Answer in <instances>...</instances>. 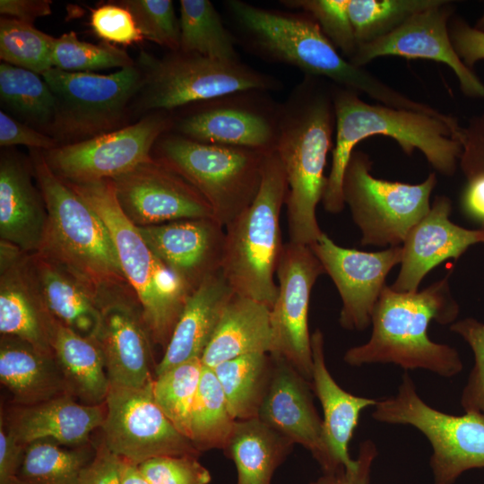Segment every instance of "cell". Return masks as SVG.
<instances>
[{
	"label": "cell",
	"mask_w": 484,
	"mask_h": 484,
	"mask_svg": "<svg viewBox=\"0 0 484 484\" xmlns=\"http://www.w3.org/2000/svg\"><path fill=\"white\" fill-rule=\"evenodd\" d=\"M26 445L21 444L0 419V484H15Z\"/></svg>",
	"instance_id": "obj_52"
},
{
	"label": "cell",
	"mask_w": 484,
	"mask_h": 484,
	"mask_svg": "<svg viewBox=\"0 0 484 484\" xmlns=\"http://www.w3.org/2000/svg\"><path fill=\"white\" fill-rule=\"evenodd\" d=\"M224 228L214 218L138 227L151 251L190 293L209 277L221 272Z\"/></svg>",
	"instance_id": "obj_22"
},
{
	"label": "cell",
	"mask_w": 484,
	"mask_h": 484,
	"mask_svg": "<svg viewBox=\"0 0 484 484\" xmlns=\"http://www.w3.org/2000/svg\"><path fill=\"white\" fill-rule=\"evenodd\" d=\"M236 420L258 417L272 371L268 353L255 352L222 362L212 368Z\"/></svg>",
	"instance_id": "obj_34"
},
{
	"label": "cell",
	"mask_w": 484,
	"mask_h": 484,
	"mask_svg": "<svg viewBox=\"0 0 484 484\" xmlns=\"http://www.w3.org/2000/svg\"><path fill=\"white\" fill-rule=\"evenodd\" d=\"M235 423L213 370L203 366L190 417L189 439L200 453L224 450Z\"/></svg>",
	"instance_id": "obj_38"
},
{
	"label": "cell",
	"mask_w": 484,
	"mask_h": 484,
	"mask_svg": "<svg viewBox=\"0 0 484 484\" xmlns=\"http://www.w3.org/2000/svg\"><path fill=\"white\" fill-rule=\"evenodd\" d=\"M324 335L317 329L311 335L312 388L323 408V435L325 445L337 470L350 484H368L372 462L376 454L372 443H365L359 458L349 455V444L358 426L361 411L375 406V399L353 395L344 391L333 378L324 359Z\"/></svg>",
	"instance_id": "obj_20"
},
{
	"label": "cell",
	"mask_w": 484,
	"mask_h": 484,
	"mask_svg": "<svg viewBox=\"0 0 484 484\" xmlns=\"http://www.w3.org/2000/svg\"><path fill=\"white\" fill-rule=\"evenodd\" d=\"M30 160L48 211L46 229L36 254L82 283L102 310L120 303L139 305L99 216L50 169L42 151L30 149Z\"/></svg>",
	"instance_id": "obj_1"
},
{
	"label": "cell",
	"mask_w": 484,
	"mask_h": 484,
	"mask_svg": "<svg viewBox=\"0 0 484 484\" xmlns=\"http://www.w3.org/2000/svg\"><path fill=\"white\" fill-rule=\"evenodd\" d=\"M19 144L40 151H49L59 146L56 141L48 134L15 120L1 111L0 145L9 147Z\"/></svg>",
	"instance_id": "obj_50"
},
{
	"label": "cell",
	"mask_w": 484,
	"mask_h": 484,
	"mask_svg": "<svg viewBox=\"0 0 484 484\" xmlns=\"http://www.w3.org/2000/svg\"><path fill=\"white\" fill-rule=\"evenodd\" d=\"M288 183L276 152L264 157L262 181L253 203L225 226L221 273L233 292L266 305L278 295L274 274L283 247L280 225Z\"/></svg>",
	"instance_id": "obj_7"
},
{
	"label": "cell",
	"mask_w": 484,
	"mask_h": 484,
	"mask_svg": "<svg viewBox=\"0 0 484 484\" xmlns=\"http://www.w3.org/2000/svg\"><path fill=\"white\" fill-rule=\"evenodd\" d=\"M179 24L180 51L220 60H240L236 37L209 0H181Z\"/></svg>",
	"instance_id": "obj_36"
},
{
	"label": "cell",
	"mask_w": 484,
	"mask_h": 484,
	"mask_svg": "<svg viewBox=\"0 0 484 484\" xmlns=\"http://www.w3.org/2000/svg\"><path fill=\"white\" fill-rule=\"evenodd\" d=\"M91 25L106 42L129 45L143 39L132 14L121 4H103L92 10Z\"/></svg>",
	"instance_id": "obj_47"
},
{
	"label": "cell",
	"mask_w": 484,
	"mask_h": 484,
	"mask_svg": "<svg viewBox=\"0 0 484 484\" xmlns=\"http://www.w3.org/2000/svg\"><path fill=\"white\" fill-rule=\"evenodd\" d=\"M452 270L422 291L398 292L385 286L373 310L369 340L349 349L343 360L354 367L393 363L444 377L461 373L462 362L458 351L431 341L428 335L432 320L448 324L459 315V305L449 286Z\"/></svg>",
	"instance_id": "obj_4"
},
{
	"label": "cell",
	"mask_w": 484,
	"mask_h": 484,
	"mask_svg": "<svg viewBox=\"0 0 484 484\" xmlns=\"http://www.w3.org/2000/svg\"><path fill=\"white\" fill-rule=\"evenodd\" d=\"M91 338L102 352L110 384L139 388L154 380L152 341L138 304L120 303L104 308Z\"/></svg>",
	"instance_id": "obj_25"
},
{
	"label": "cell",
	"mask_w": 484,
	"mask_h": 484,
	"mask_svg": "<svg viewBox=\"0 0 484 484\" xmlns=\"http://www.w3.org/2000/svg\"><path fill=\"white\" fill-rule=\"evenodd\" d=\"M51 347L69 394L84 404H104L110 383L96 341L56 321Z\"/></svg>",
	"instance_id": "obj_31"
},
{
	"label": "cell",
	"mask_w": 484,
	"mask_h": 484,
	"mask_svg": "<svg viewBox=\"0 0 484 484\" xmlns=\"http://www.w3.org/2000/svg\"><path fill=\"white\" fill-rule=\"evenodd\" d=\"M143 73L134 104L139 112L168 111L222 95L259 90L279 91L281 82L241 60L226 61L180 50L161 58L142 51Z\"/></svg>",
	"instance_id": "obj_9"
},
{
	"label": "cell",
	"mask_w": 484,
	"mask_h": 484,
	"mask_svg": "<svg viewBox=\"0 0 484 484\" xmlns=\"http://www.w3.org/2000/svg\"><path fill=\"white\" fill-rule=\"evenodd\" d=\"M268 92L238 91L191 104L188 112L173 117L171 132L203 143L273 151L281 103Z\"/></svg>",
	"instance_id": "obj_14"
},
{
	"label": "cell",
	"mask_w": 484,
	"mask_h": 484,
	"mask_svg": "<svg viewBox=\"0 0 484 484\" xmlns=\"http://www.w3.org/2000/svg\"><path fill=\"white\" fill-rule=\"evenodd\" d=\"M51 62L55 68L76 73L123 69L136 64L125 50L106 41L99 44L82 41L74 31L55 38Z\"/></svg>",
	"instance_id": "obj_42"
},
{
	"label": "cell",
	"mask_w": 484,
	"mask_h": 484,
	"mask_svg": "<svg viewBox=\"0 0 484 484\" xmlns=\"http://www.w3.org/2000/svg\"><path fill=\"white\" fill-rule=\"evenodd\" d=\"M335 121L333 83L321 77L304 75L281 103L274 151L288 183L290 242L310 246L324 233L315 212L326 186Z\"/></svg>",
	"instance_id": "obj_2"
},
{
	"label": "cell",
	"mask_w": 484,
	"mask_h": 484,
	"mask_svg": "<svg viewBox=\"0 0 484 484\" xmlns=\"http://www.w3.org/2000/svg\"><path fill=\"white\" fill-rule=\"evenodd\" d=\"M463 213L469 218L484 223V178L467 181L461 197Z\"/></svg>",
	"instance_id": "obj_54"
},
{
	"label": "cell",
	"mask_w": 484,
	"mask_h": 484,
	"mask_svg": "<svg viewBox=\"0 0 484 484\" xmlns=\"http://www.w3.org/2000/svg\"><path fill=\"white\" fill-rule=\"evenodd\" d=\"M151 484H209L210 471L194 455H165L138 465Z\"/></svg>",
	"instance_id": "obj_46"
},
{
	"label": "cell",
	"mask_w": 484,
	"mask_h": 484,
	"mask_svg": "<svg viewBox=\"0 0 484 484\" xmlns=\"http://www.w3.org/2000/svg\"><path fill=\"white\" fill-rule=\"evenodd\" d=\"M333 99L335 140L321 201L326 212L335 214L343 210L342 181L346 167L355 146L369 136H389L406 155L419 150L437 172L447 177L454 174L462 144L444 121L413 110L368 104L359 93L333 83Z\"/></svg>",
	"instance_id": "obj_5"
},
{
	"label": "cell",
	"mask_w": 484,
	"mask_h": 484,
	"mask_svg": "<svg viewBox=\"0 0 484 484\" xmlns=\"http://www.w3.org/2000/svg\"><path fill=\"white\" fill-rule=\"evenodd\" d=\"M293 443L258 418L236 420L224 449L234 462L237 484H271Z\"/></svg>",
	"instance_id": "obj_32"
},
{
	"label": "cell",
	"mask_w": 484,
	"mask_h": 484,
	"mask_svg": "<svg viewBox=\"0 0 484 484\" xmlns=\"http://www.w3.org/2000/svg\"><path fill=\"white\" fill-rule=\"evenodd\" d=\"M110 180L120 208L137 227L214 218L204 197L153 157Z\"/></svg>",
	"instance_id": "obj_18"
},
{
	"label": "cell",
	"mask_w": 484,
	"mask_h": 484,
	"mask_svg": "<svg viewBox=\"0 0 484 484\" xmlns=\"http://www.w3.org/2000/svg\"><path fill=\"white\" fill-rule=\"evenodd\" d=\"M153 381L134 388L110 384L101 426L102 441L120 458L134 464L159 456L200 452L179 432L157 404Z\"/></svg>",
	"instance_id": "obj_13"
},
{
	"label": "cell",
	"mask_w": 484,
	"mask_h": 484,
	"mask_svg": "<svg viewBox=\"0 0 484 484\" xmlns=\"http://www.w3.org/2000/svg\"><path fill=\"white\" fill-rule=\"evenodd\" d=\"M41 76L56 99L54 120L47 134L59 146L126 126L131 104L143 82L136 64L108 75L52 67Z\"/></svg>",
	"instance_id": "obj_10"
},
{
	"label": "cell",
	"mask_w": 484,
	"mask_h": 484,
	"mask_svg": "<svg viewBox=\"0 0 484 484\" xmlns=\"http://www.w3.org/2000/svg\"><path fill=\"white\" fill-rule=\"evenodd\" d=\"M203 367L201 359H191L157 375L152 383L157 404L177 429L187 438Z\"/></svg>",
	"instance_id": "obj_39"
},
{
	"label": "cell",
	"mask_w": 484,
	"mask_h": 484,
	"mask_svg": "<svg viewBox=\"0 0 484 484\" xmlns=\"http://www.w3.org/2000/svg\"><path fill=\"white\" fill-rule=\"evenodd\" d=\"M233 295L221 272L209 277L189 295L164 354L156 365V376L202 358Z\"/></svg>",
	"instance_id": "obj_28"
},
{
	"label": "cell",
	"mask_w": 484,
	"mask_h": 484,
	"mask_svg": "<svg viewBox=\"0 0 484 484\" xmlns=\"http://www.w3.org/2000/svg\"><path fill=\"white\" fill-rule=\"evenodd\" d=\"M44 301L54 318L91 337L99 326L102 307L92 293L66 272L38 254H30Z\"/></svg>",
	"instance_id": "obj_33"
},
{
	"label": "cell",
	"mask_w": 484,
	"mask_h": 484,
	"mask_svg": "<svg viewBox=\"0 0 484 484\" xmlns=\"http://www.w3.org/2000/svg\"><path fill=\"white\" fill-rule=\"evenodd\" d=\"M95 452L87 445L62 446L39 440L26 446L15 484H79L84 466Z\"/></svg>",
	"instance_id": "obj_37"
},
{
	"label": "cell",
	"mask_w": 484,
	"mask_h": 484,
	"mask_svg": "<svg viewBox=\"0 0 484 484\" xmlns=\"http://www.w3.org/2000/svg\"><path fill=\"white\" fill-rule=\"evenodd\" d=\"M0 99L22 123L48 134L56 110V99L40 74L0 64Z\"/></svg>",
	"instance_id": "obj_35"
},
{
	"label": "cell",
	"mask_w": 484,
	"mask_h": 484,
	"mask_svg": "<svg viewBox=\"0 0 484 484\" xmlns=\"http://www.w3.org/2000/svg\"><path fill=\"white\" fill-rule=\"evenodd\" d=\"M325 271L307 245H283L277 268L278 295L270 309L271 356L288 361L311 382L312 349L308 307L312 289Z\"/></svg>",
	"instance_id": "obj_16"
},
{
	"label": "cell",
	"mask_w": 484,
	"mask_h": 484,
	"mask_svg": "<svg viewBox=\"0 0 484 484\" xmlns=\"http://www.w3.org/2000/svg\"><path fill=\"white\" fill-rule=\"evenodd\" d=\"M474 27L480 30L484 31V10L481 16L479 18L476 24L474 25Z\"/></svg>",
	"instance_id": "obj_56"
},
{
	"label": "cell",
	"mask_w": 484,
	"mask_h": 484,
	"mask_svg": "<svg viewBox=\"0 0 484 484\" xmlns=\"http://www.w3.org/2000/svg\"><path fill=\"white\" fill-rule=\"evenodd\" d=\"M0 381L16 406L35 405L69 394L55 355L10 335L0 339Z\"/></svg>",
	"instance_id": "obj_29"
},
{
	"label": "cell",
	"mask_w": 484,
	"mask_h": 484,
	"mask_svg": "<svg viewBox=\"0 0 484 484\" xmlns=\"http://www.w3.org/2000/svg\"><path fill=\"white\" fill-rule=\"evenodd\" d=\"M267 152L198 143L169 131L159 138L151 156L189 182L225 227L255 200Z\"/></svg>",
	"instance_id": "obj_8"
},
{
	"label": "cell",
	"mask_w": 484,
	"mask_h": 484,
	"mask_svg": "<svg viewBox=\"0 0 484 484\" xmlns=\"http://www.w3.org/2000/svg\"><path fill=\"white\" fill-rule=\"evenodd\" d=\"M372 418L388 424L410 425L432 446L429 460L433 484H454L466 471L484 468V416L465 412L455 416L428 405L408 374L396 394L377 401Z\"/></svg>",
	"instance_id": "obj_11"
},
{
	"label": "cell",
	"mask_w": 484,
	"mask_h": 484,
	"mask_svg": "<svg viewBox=\"0 0 484 484\" xmlns=\"http://www.w3.org/2000/svg\"><path fill=\"white\" fill-rule=\"evenodd\" d=\"M272 348L270 308L255 299L234 293L201 360L213 368L250 353L270 354Z\"/></svg>",
	"instance_id": "obj_30"
},
{
	"label": "cell",
	"mask_w": 484,
	"mask_h": 484,
	"mask_svg": "<svg viewBox=\"0 0 484 484\" xmlns=\"http://www.w3.org/2000/svg\"><path fill=\"white\" fill-rule=\"evenodd\" d=\"M65 183L108 228L123 272L138 299L152 343L165 349L191 293L156 256L138 227L125 216L110 179Z\"/></svg>",
	"instance_id": "obj_6"
},
{
	"label": "cell",
	"mask_w": 484,
	"mask_h": 484,
	"mask_svg": "<svg viewBox=\"0 0 484 484\" xmlns=\"http://www.w3.org/2000/svg\"><path fill=\"white\" fill-rule=\"evenodd\" d=\"M271 358V376L257 418L293 444L307 449L324 475H337L324 440L323 419L313 402L311 382L284 359Z\"/></svg>",
	"instance_id": "obj_21"
},
{
	"label": "cell",
	"mask_w": 484,
	"mask_h": 484,
	"mask_svg": "<svg viewBox=\"0 0 484 484\" xmlns=\"http://www.w3.org/2000/svg\"><path fill=\"white\" fill-rule=\"evenodd\" d=\"M309 246L340 294L341 327L358 331L367 328L375 306L386 286V276L401 262L402 246L364 252L342 247L324 232Z\"/></svg>",
	"instance_id": "obj_19"
},
{
	"label": "cell",
	"mask_w": 484,
	"mask_h": 484,
	"mask_svg": "<svg viewBox=\"0 0 484 484\" xmlns=\"http://www.w3.org/2000/svg\"><path fill=\"white\" fill-rule=\"evenodd\" d=\"M454 12L451 1L441 0L411 15L389 34L359 45L350 62L363 67L377 57L388 56L439 62L453 70L466 97L483 99L484 83L462 63L451 43L448 23Z\"/></svg>",
	"instance_id": "obj_17"
},
{
	"label": "cell",
	"mask_w": 484,
	"mask_h": 484,
	"mask_svg": "<svg viewBox=\"0 0 484 484\" xmlns=\"http://www.w3.org/2000/svg\"><path fill=\"white\" fill-rule=\"evenodd\" d=\"M105 412V403L88 405L64 394L35 405L16 406L6 426L26 446L49 440L62 446L78 447L88 442L91 432L101 428Z\"/></svg>",
	"instance_id": "obj_27"
},
{
	"label": "cell",
	"mask_w": 484,
	"mask_h": 484,
	"mask_svg": "<svg viewBox=\"0 0 484 484\" xmlns=\"http://www.w3.org/2000/svg\"><path fill=\"white\" fill-rule=\"evenodd\" d=\"M480 229H481L483 230V232H484V223L480 225ZM483 244H484V242H483Z\"/></svg>",
	"instance_id": "obj_57"
},
{
	"label": "cell",
	"mask_w": 484,
	"mask_h": 484,
	"mask_svg": "<svg viewBox=\"0 0 484 484\" xmlns=\"http://www.w3.org/2000/svg\"><path fill=\"white\" fill-rule=\"evenodd\" d=\"M450 330L460 335L474 354V366L462 390L461 404L465 412L484 416V323L464 318L453 323Z\"/></svg>",
	"instance_id": "obj_45"
},
{
	"label": "cell",
	"mask_w": 484,
	"mask_h": 484,
	"mask_svg": "<svg viewBox=\"0 0 484 484\" xmlns=\"http://www.w3.org/2000/svg\"><path fill=\"white\" fill-rule=\"evenodd\" d=\"M51 4L50 0H1L0 13L4 17L33 24L38 18L51 14Z\"/></svg>",
	"instance_id": "obj_53"
},
{
	"label": "cell",
	"mask_w": 484,
	"mask_h": 484,
	"mask_svg": "<svg viewBox=\"0 0 484 484\" xmlns=\"http://www.w3.org/2000/svg\"><path fill=\"white\" fill-rule=\"evenodd\" d=\"M459 142L462 154L458 164L466 181L484 178V113L472 117L462 126Z\"/></svg>",
	"instance_id": "obj_48"
},
{
	"label": "cell",
	"mask_w": 484,
	"mask_h": 484,
	"mask_svg": "<svg viewBox=\"0 0 484 484\" xmlns=\"http://www.w3.org/2000/svg\"><path fill=\"white\" fill-rule=\"evenodd\" d=\"M452 202L435 198L429 211L408 232L402 246L401 269L390 286L398 292H416L426 274L446 259H458L468 248L484 242V232L465 229L449 219Z\"/></svg>",
	"instance_id": "obj_24"
},
{
	"label": "cell",
	"mask_w": 484,
	"mask_h": 484,
	"mask_svg": "<svg viewBox=\"0 0 484 484\" xmlns=\"http://www.w3.org/2000/svg\"><path fill=\"white\" fill-rule=\"evenodd\" d=\"M30 160L4 151L0 157V238L26 254L38 252L48 220Z\"/></svg>",
	"instance_id": "obj_26"
},
{
	"label": "cell",
	"mask_w": 484,
	"mask_h": 484,
	"mask_svg": "<svg viewBox=\"0 0 484 484\" xmlns=\"http://www.w3.org/2000/svg\"><path fill=\"white\" fill-rule=\"evenodd\" d=\"M122 484H151L141 472L137 464L121 458Z\"/></svg>",
	"instance_id": "obj_55"
},
{
	"label": "cell",
	"mask_w": 484,
	"mask_h": 484,
	"mask_svg": "<svg viewBox=\"0 0 484 484\" xmlns=\"http://www.w3.org/2000/svg\"><path fill=\"white\" fill-rule=\"evenodd\" d=\"M120 464L121 458L101 441L82 469L79 484H122Z\"/></svg>",
	"instance_id": "obj_51"
},
{
	"label": "cell",
	"mask_w": 484,
	"mask_h": 484,
	"mask_svg": "<svg viewBox=\"0 0 484 484\" xmlns=\"http://www.w3.org/2000/svg\"><path fill=\"white\" fill-rule=\"evenodd\" d=\"M55 38L19 20L0 19L2 62L42 74L53 67L51 54Z\"/></svg>",
	"instance_id": "obj_41"
},
{
	"label": "cell",
	"mask_w": 484,
	"mask_h": 484,
	"mask_svg": "<svg viewBox=\"0 0 484 484\" xmlns=\"http://www.w3.org/2000/svg\"><path fill=\"white\" fill-rule=\"evenodd\" d=\"M56 319L49 312L30 254L0 240V333L20 338L54 355L51 339Z\"/></svg>",
	"instance_id": "obj_23"
},
{
	"label": "cell",
	"mask_w": 484,
	"mask_h": 484,
	"mask_svg": "<svg viewBox=\"0 0 484 484\" xmlns=\"http://www.w3.org/2000/svg\"><path fill=\"white\" fill-rule=\"evenodd\" d=\"M441 0H348V13L358 47L382 38L411 15Z\"/></svg>",
	"instance_id": "obj_40"
},
{
	"label": "cell",
	"mask_w": 484,
	"mask_h": 484,
	"mask_svg": "<svg viewBox=\"0 0 484 484\" xmlns=\"http://www.w3.org/2000/svg\"><path fill=\"white\" fill-rule=\"evenodd\" d=\"M172 125L170 112L154 111L114 132L42 152L50 169L65 182L112 179L151 160L155 143Z\"/></svg>",
	"instance_id": "obj_15"
},
{
	"label": "cell",
	"mask_w": 484,
	"mask_h": 484,
	"mask_svg": "<svg viewBox=\"0 0 484 484\" xmlns=\"http://www.w3.org/2000/svg\"><path fill=\"white\" fill-rule=\"evenodd\" d=\"M372 165L367 153L353 151L342 181L345 204L361 232L362 246H401L429 211L436 176L432 172L418 185L388 181L376 178Z\"/></svg>",
	"instance_id": "obj_12"
},
{
	"label": "cell",
	"mask_w": 484,
	"mask_h": 484,
	"mask_svg": "<svg viewBox=\"0 0 484 484\" xmlns=\"http://www.w3.org/2000/svg\"><path fill=\"white\" fill-rule=\"evenodd\" d=\"M451 43L462 63L472 69L484 60V31L471 26L465 19L453 16L448 23Z\"/></svg>",
	"instance_id": "obj_49"
},
{
	"label": "cell",
	"mask_w": 484,
	"mask_h": 484,
	"mask_svg": "<svg viewBox=\"0 0 484 484\" xmlns=\"http://www.w3.org/2000/svg\"><path fill=\"white\" fill-rule=\"evenodd\" d=\"M133 16L143 38L168 48H180V24L171 0H125L120 4Z\"/></svg>",
	"instance_id": "obj_44"
},
{
	"label": "cell",
	"mask_w": 484,
	"mask_h": 484,
	"mask_svg": "<svg viewBox=\"0 0 484 484\" xmlns=\"http://www.w3.org/2000/svg\"><path fill=\"white\" fill-rule=\"evenodd\" d=\"M224 4L238 33V40L257 56L367 94L379 104L411 107L407 95L343 57L308 13L266 9L240 0H228Z\"/></svg>",
	"instance_id": "obj_3"
},
{
	"label": "cell",
	"mask_w": 484,
	"mask_h": 484,
	"mask_svg": "<svg viewBox=\"0 0 484 484\" xmlns=\"http://www.w3.org/2000/svg\"><path fill=\"white\" fill-rule=\"evenodd\" d=\"M289 9L302 11L312 16L322 32L350 61L358 43L348 13V0H282Z\"/></svg>",
	"instance_id": "obj_43"
}]
</instances>
